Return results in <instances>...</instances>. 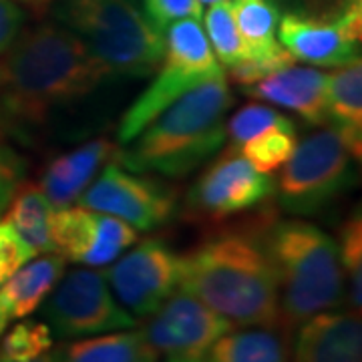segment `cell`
I'll use <instances>...</instances> for the list:
<instances>
[{
	"label": "cell",
	"mask_w": 362,
	"mask_h": 362,
	"mask_svg": "<svg viewBox=\"0 0 362 362\" xmlns=\"http://www.w3.org/2000/svg\"><path fill=\"white\" fill-rule=\"evenodd\" d=\"M0 63V109L18 127H40L87 99L111 73L59 23L21 30Z\"/></svg>",
	"instance_id": "6da1fadb"
},
{
	"label": "cell",
	"mask_w": 362,
	"mask_h": 362,
	"mask_svg": "<svg viewBox=\"0 0 362 362\" xmlns=\"http://www.w3.org/2000/svg\"><path fill=\"white\" fill-rule=\"evenodd\" d=\"M180 290L233 326H282L276 274L256 230L211 233L183 254Z\"/></svg>",
	"instance_id": "7a4b0ae2"
},
{
	"label": "cell",
	"mask_w": 362,
	"mask_h": 362,
	"mask_svg": "<svg viewBox=\"0 0 362 362\" xmlns=\"http://www.w3.org/2000/svg\"><path fill=\"white\" fill-rule=\"evenodd\" d=\"M233 95L226 77L187 90L151 119L117 153V163L135 173L183 177L204 165L226 143V117Z\"/></svg>",
	"instance_id": "3957f363"
},
{
	"label": "cell",
	"mask_w": 362,
	"mask_h": 362,
	"mask_svg": "<svg viewBox=\"0 0 362 362\" xmlns=\"http://www.w3.org/2000/svg\"><path fill=\"white\" fill-rule=\"evenodd\" d=\"M262 230L288 332L320 312L342 308L344 276L332 235L304 220L276 221Z\"/></svg>",
	"instance_id": "277c9868"
},
{
	"label": "cell",
	"mask_w": 362,
	"mask_h": 362,
	"mask_svg": "<svg viewBox=\"0 0 362 362\" xmlns=\"http://www.w3.org/2000/svg\"><path fill=\"white\" fill-rule=\"evenodd\" d=\"M54 16L85 42L111 77H149L161 63L165 33L131 0H59Z\"/></svg>",
	"instance_id": "5b68a950"
},
{
	"label": "cell",
	"mask_w": 362,
	"mask_h": 362,
	"mask_svg": "<svg viewBox=\"0 0 362 362\" xmlns=\"http://www.w3.org/2000/svg\"><path fill=\"white\" fill-rule=\"evenodd\" d=\"M156 73L153 83L121 117L117 131L121 145L131 141L151 119H156L187 90L207 81L226 77L220 61L211 51L206 30L195 18H183L168 26L165 51Z\"/></svg>",
	"instance_id": "8992f818"
},
{
	"label": "cell",
	"mask_w": 362,
	"mask_h": 362,
	"mask_svg": "<svg viewBox=\"0 0 362 362\" xmlns=\"http://www.w3.org/2000/svg\"><path fill=\"white\" fill-rule=\"evenodd\" d=\"M354 156L328 125L296 141L276 181L278 202L294 216H314L342 194L354 177Z\"/></svg>",
	"instance_id": "52a82bcc"
},
{
	"label": "cell",
	"mask_w": 362,
	"mask_h": 362,
	"mask_svg": "<svg viewBox=\"0 0 362 362\" xmlns=\"http://www.w3.org/2000/svg\"><path fill=\"white\" fill-rule=\"evenodd\" d=\"M42 316L51 332L61 340H75L117 332L137 326L111 292L103 272L73 270L66 274L42 302Z\"/></svg>",
	"instance_id": "ba28073f"
},
{
	"label": "cell",
	"mask_w": 362,
	"mask_h": 362,
	"mask_svg": "<svg viewBox=\"0 0 362 362\" xmlns=\"http://www.w3.org/2000/svg\"><path fill=\"white\" fill-rule=\"evenodd\" d=\"M77 202L87 209L127 221L137 232H153L175 214L177 195L173 187L151 175L129 171L113 159Z\"/></svg>",
	"instance_id": "9c48e42d"
},
{
	"label": "cell",
	"mask_w": 362,
	"mask_h": 362,
	"mask_svg": "<svg viewBox=\"0 0 362 362\" xmlns=\"http://www.w3.org/2000/svg\"><path fill=\"white\" fill-rule=\"evenodd\" d=\"M103 274L119 304L147 318L180 290L181 256L161 238H147Z\"/></svg>",
	"instance_id": "30bf717a"
},
{
	"label": "cell",
	"mask_w": 362,
	"mask_h": 362,
	"mask_svg": "<svg viewBox=\"0 0 362 362\" xmlns=\"http://www.w3.org/2000/svg\"><path fill=\"white\" fill-rule=\"evenodd\" d=\"M230 328V320L177 290L145 318L141 332L165 362H204L211 344Z\"/></svg>",
	"instance_id": "8fae6325"
},
{
	"label": "cell",
	"mask_w": 362,
	"mask_h": 362,
	"mask_svg": "<svg viewBox=\"0 0 362 362\" xmlns=\"http://www.w3.org/2000/svg\"><path fill=\"white\" fill-rule=\"evenodd\" d=\"M276 194L270 173L254 168L238 149H228L197 177L187 194V214L194 220L221 221L259 206Z\"/></svg>",
	"instance_id": "7c38bea8"
},
{
	"label": "cell",
	"mask_w": 362,
	"mask_h": 362,
	"mask_svg": "<svg viewBox=\"0 0 362 362\" xmlns=\"http://www.w3.org/2000/svg\"><path fill=\"white\" fill-rule=\"evenodd\" d=\"M362 8L352 0L334 18L284 14L278 23V42L294 57L314 66H344L361 59Z\"/></svg>",
	"instance_id": "4fadbf2b"
},
{
	"label": "cell",
	"mask_w": 362,
	"mask_h": 362,
	"mask_svg": "<svg viewBox=\"0 0 362 362\" xmlns=\"http://www.w3.org/2000/svg\"><path fill=\"white\" fill-rule=\"evenodd\" d=\"M54 254L83 266H107L137 244L139 233L127 221L87 207H61L51 218Z\"/></svg>",
	"instance_id": "5bb4252c"
},
{
	"label": "cell",
	"mask_w": 362,
	"mask_h": 362,
	"mask_svg": "<svg viewBox=\"0 0 362 362\" xmlns=\"http://www.w3.org/2000/svg\"><path fill=\"white\" fill-rule=\"evenodd\" d=\"M292 362H362L361 314L338 308L300 324Z\"/></svg>",
	"instance_id": "9a60e30c"
},
{
	"label": "cell",
	"mask_w": 362,
	"mask_h": 362,
	"mask_svg": "<svg viewBox=\"0 0 362 362\" xmlns=\"http://www.w3.org/2000/svg\"><path fill=\"white\" fill-rule=\"evenodd\" d=\"M326 85L328 75L314 66H284L254 85L244 87V93L272 105L284 107L302 117L306 123L324 127L326 117Z\"/></svg>",
	"instance_id": "2e32d148"
},
{
	"label": "cell",
	"mask_w": 362,
	"mask_h": 362,
	"mask_svg": "<svg viewBox=\"0 0 362 362\" xmlns=\"http://www.w3.org/2000/svg\"><path fill=\"white\" fill-rule=\"evenodd\" d=\"M119 147L105 137L90 139L77 149L61 153L47 165L40 177V189L54 209L73 206L101 169L117 159Z\"/></svg>",
	"instance_id": "e0dca14e"
},
{
	"label": "cell",
	"mask_w": 362,
	"mask_h": 362,
	"mask_svg": "<svg viewBox=\"0 0 362 362\" xmlns=\"http://www.w3.org/2000/svg\"><path fill=\"white\" fill-rule=\"evenodd\" d=\"M328 127L337 129L356 161L362 153V65L361 59L328 75Z\"/></svg>",
	"instance_id": "ac0fdd59"
},
{
	"label": "cell",
	"mask_w": 362,
	"mask_h": 362,
	"mask_svg": "<svg viewBox=\"0 0 362 362\" xmlns=\"http://www.w3.org/2000/svg\"><path fill=\"white\" fill-rule=\"evenodd\" d=\"M52 358L54 362H159V354L141 328H127L61 342Z\"/></svg>",
	"instance_id": "d6986e66"
},
{
	"label": "cell",
	"mask_w": 362,
	"mask_h": 362,
	"mask_svg": "<svg viewBox=\"0 0 362 362\" xmlns=\"http://www.w3.org/2000/svg\"><path fill=\"white\" fill-rule=\"evenodd\" d=\"M290 332L282 326H233L204 362H290Z\"/></svg>",
	"instance_id": "ffe728a7"
},
{
	"label": "cell",
	"mask_w": 362,
	"mask_h": 362,
	"mask_svg": "<svg viewBox=\"0 0 362 362\" xmlns=\"http://www.w3.org/2000/svg\"><path fill=\"white\" fill-rule=\"evenodd\" d=\"M66 259L59 254H45L26 262L23 268L0 286V302L11 318H26L39 308L65 274Z\"/></svg>",
	"instance_id": "44dd1931"
},
{
	"label": "cell",
	"mask_w": 362,
	"mask_h": 362,
	"mask_svg": "<svg viewBox=\"0 0 362 362\" xmlns=\"http://www.w3.org/2000/svg\"><path fill=\"white\" fill-rule=\"evenodd\" d=\"M232 13L246 59L268 61L288 52L278 42L280 14L272 0H232Z\"/></svg>",
	"instance_id": "7402d4cb"
},
{
	"label": "cell",
	"mask_w": 362,
	"mask_h": 362,
	"mask_svg": "<svg viewBox=\"0 0 362 362\" xmlns=\"http://www.w3.org/2000/svg\"><path fill=\"white\" fill-rule=\"evenodd\" d=\"M6 209L8 211L4 220L37 250V254H54L51 235V218L54 207L39 185L21 183Z\"/></svg>",
	"instance_id": "603a6c76"
},
{
	"label": "cell",
	"mask_w": 362,
	"mask_h": 362,
	"mask_svg": "<svg viewBox=\"0 0 362 362\" xmlns=\"http://www.w3.org/2000/svg\"><path fill=\"white\" fill-rule=\"evenodd\" d=\"M338 258L344 276V300L349 310L361 314L362 308V218L352 214L338 232Z\"/></svg>",
	"instance_id": "cb8c5ba5"
},
{
	"label": "cell",
	"mask_w": 362,
	"mask_h": 362,
	"mask_svg": "<svg viewBox=\"0 0 362 362\" xmlns=\"http://www.w3.org/2000/svg\"><path fill=\"white\" fill-rule=\"evenodd\" d=\"M204 23H206V37L220 65L233 66L246 61V49L233 23L232 0L211 4L204 16Z\"/></svg>",
	"instance_id": "d4e9b609"
},
{
	"label": "cell",
	"mask_w": 362,
	"mask_h": 362,
	"mask_svg": "<svg viewBox=\"0 0 362 362\" xmlns=\"http://www.w3.org/2000/svg\"><path fill=\"white\" fill-rule=\"evenodd\" d=\"M272 129H284L296 133V125L282 111L259 103H247L240 111H235L230 117V121H226V135L230 139L232 149H240L247 139Z\"/></svg>",
	"instance_id": "484cf974"
},
{
	"label": "cell",
	"mask_w": 362,
	"mask_h": 362,
	"mask_svg": "<svg viewBox=\"0 0 362 362\" xmlns=\"http://www.w3.org/2000/svg\"><path fill=\"white\" fill-rule=\"evenodd\" d=\"M296 147V133L272 129L247 139L238 151L262 173H270L284 165Z\"/></svg>",
	"instance_id": "4316f807"
},
{
	"label": "cell",
	"mask_w": 362,
	"mask_h": 362,
	"mask_svg": "<svg viewBox=\"0 0 362 362\" xmlns=\"http://www.w3.org/2000/svg\"><path fill=\"white\" fill-rule=\"evenodd\" d=\"M52 332L45 322L26 320L14 326L0 344V356L11 361H33L45 352H51Z\"/></svg>",
	"instance_id": "83f0119b"
},
{
	"label": "cell",
	"mask_w": 362,
	"mask_h": 362,
	"mask_svg": "<svg viewBox=\"0 0 362 362\" xmlns=\"http://www.w3.org/2000/svg\"><path fill=\"white\" fill-rule=\"evenodd\" d=\"M37 250L6 220L0 221V282L4 284L26 262L35 259Z\"/></svg>",
	"instance_id": "f1b7e54d"
},
{
	"label": "cell",
	"mask_w": 362,
	"mask_h": 362,
	"mask_svg": "<svg viewBox=\"0 0 362 362\" xmlns=\"http://www.w3.org/2000/svg\"><path fill=\"white\" fill-rule=\"evenodd\" d=\"M204 4L199 0H145V16L161 33L168 30L177 21L195 18L199 21L204 14Z\"/></svg>",
	"instance_id": "f546056e"
},
{
	"label": "cell",
	"mask_w": 362,
	"mask_h": 362,
	"mask_svg": "<svg viewBox=\"0 0 362 362\" xmlns=\"http://www.w3.org/2000/svg\"><path fill=\"white\" fill-rule=\"evenodd\" d=\"M25 175V161L0 137V214L8 207Z\"/></svg>",
	"instance_id": "4dcf8cb0"
},
{
	"label": "cell",
	"mask_w": 362,
	"mask_h": 362,
	"mask_svg": "<svg viewBox=\"0 0 362 362\" xmlns=\"http://www.w3.org/2000/svg\"><path fill=\"white\" fill-rule=\"evenodd\" d=\"M25 25V13L14 0H0V57L13 47Z\"/></svg>",
	"instance_id": "1f68e13d"
},
{
	"label": "cell",
	"mask_w": 362,
	"mask_h": 362,
	"mask_svg": "<svg viewBox=\"0 0 362 362\" xmlns=\"http://www.w3.org/2000/svg\"><path fill=\"white\" fill-rule=\"evenodd\" d=\"M8 320H11V316H8V312L4 308V304L0 302V338L4 334V330H6V326H8Z\"/></svg>",
	"instance_id": "d6a6232c"
},
{
	"label": "cell",
	"mask_w": 362,
	"mask_h": 362,
	"mask_svg": "<svg viewBox=\"0 0 362 362\" xmlns=\"http://www.w3.org/2000/svg\"><path fill=\"white\" fill-rule=\"evenodd\" d=\"M21 2H25L26 6H30V8H35V11H45L52 0H21Z\"/></svg>",
	"instance_id": "836d02e7"
},
{
	"label": "cell",
	"mask_w": 362,
	"mask_h": 362,
	"mask_svg": "<svg viewBox=\"0 0 362 362\" xmlns=\"http://www.w3.org/2000/svg\"><path fill=\"white\" fill-rule=\"evenodd\" d=\"M0 362H21V361H11V358H2V356H0ZM25 362H54V358H52L51 352H45V354H40V356H37V358H33V361H25Z\"/></svg>",
	"instance_id": "e575fe53"
},
{
	"label": "cell",
	"mask_w": 362,
	"mask_h": 362,
	"mask_svg": "<svg viewBox=\"0 0 362 362\" xmlns=\"http://www.w3.org/2000/svg\"><path fill=\"white\" fill-rule=\"evenodd\" d=\"M202 4H207V6H211V4H216V2H223V0H199Z\"/></svg>",
	"instance_id": "d590c367"
},
{
	"label": "cell",
	"mask_w": 362,
	"mask_h": 362,
	"mask_svg": "<svg viewBox=\"0 0 362 362\" xmlns=\"http://www.w3.org/2000/svg\"><path fill=\"white\" fill-rule=\"evenodd\" d=\"M0 286H2V282H0Z\"/></svg>",
	"instance_id": "8d00e7d4"
}]
</instances>
